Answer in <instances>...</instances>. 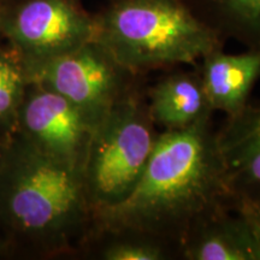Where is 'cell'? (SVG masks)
<instances>
[{
    "mask_svg": "<svg viewBox=\"0 0 260 260\" xmlns=\"http://www.w3.org/2000/svg\"><path fill=\"white\" fill-rule=\"evenodd\" d=\"M229 200L211 122L183 130H162L133 193L121 204L93 214L89 230H134L181 253L191 223L205 211Z\"/></svg>",
    "mask_w": 260,
    "mask_h": 260,
    "instance_id": "6da1fadb",
    "label": "cell"
},
{
    "mask_svg": "<svg viewBox=\"0 0 260 260\" xmlns=\"http://www.w3.org/2000/svg\"><path fill=\"white\" fill-rule=\"evenodd\" d=\"M82 171L50 157L23 138L0 168V219L39 254L80 245L92 224Z\"/></svg>",
    "mask_w": 260,
    "mask_h": 260,
    "instance_id": "7a4b0ae2",
    "label": "cell"
},
{
    "mask_svg": "<svg viewBox=\"0 0 260 260\" xmlns=\"http://www.w3.org/2000/svg\"><path fill=\"white\" fill-rule=\"evenodd\" d=\"M95 40L139 75L195 65L225 40L184 0H109L94 15Z\"/></svg>",
    "mask_w": 260,
    "mask_h": 260,
    "instance_id": "3957f363",
    "label": "cell"
},
{
    "mask_svg": "<svg viewBox=\"0 0 260 260\" xmlns=\"http://www.w3.org/2000/svg\"><path fill=\"white\" fill-rule=\"evenodd\" d=\"M146 88L117 104L94 128L82 169L93 214L125 200L153 154L160 132L149 115Z\"/></svg>",
    "mask_w": 260,
    "mask_h": 260,
    "instance_id": "277c9868",
    "label": "cell"
},
{
    "mask_svg": "<svg viewBox=\"0 0 260 260\" xmlns=\"http://www.w3.org/2000/svg\"><path fill=\"white\" fill-rule=\"evenodd\" d=\"M35 84L60 94L96 126L126 98L147 86L96 40L25 70Z\"/></svg>",
    "mask_w": 260,
    "mask_h": 260,
    "instance_id": "5b68a950",
    "label": "cell"
},
{
    "mask_svg": "<svg viewBox=\"0 0 260 260\" xmlns=\"http://www.w3.org/2000/svg\"><path fill=\"white\" fill-rule=\"evenodd\" d=\"M2 30L28 70L95 40L96 24L79 0H22L2 10Z\"/></svg>",
    "mask_w": 260,
    "mask_h": 260,
    "instance_id": "8992f818",
    "label": "cell"
},
{
    "mask_svg": "<svg viewBox=\"0 0 260 260\" xmlns=\"http://www.w3.org/2000/svg\"><path fill=\"white\" fill-rule=\"evenodd\" d=\"M22 124L38 149L82 171L95 126L69 100L37 84L22 109Z\"/></svg>",
    "mask_w": 260,
    "mask_h": 260,
    "instance_id": "52a82bcc",
    "label": "cell"
},
{
    "mask_svg": "<svg viewBox=\"0 0 260 260\" xmlns=\"http://www.w3.org/2000/svg\"><path fill=\"white\" fill-rule=\"evenodd\" d=\"M216 139L230 197L260 199V103L226 117Z\"/></svg>",
    "mask_w": 260,
    "mask_h": 260,
    "instance_id": "ba28073f",
    "label": "cell"
},
{
    "mask_svg": "<svg viewBox=\"0 0 260 260\" xmlns=\"http://www.w3.org/2000/svg\"><path fill=\"white\" fill-rule=\"evenodd\" d=\"M149 115L155 125L174 132L211 122V106L200 71L193 69L167 70L146 88Z\"/></svg>",
    "mask_w": 260,
    "mask_h": 260,
    "instance_id": "9c48e42d",
    "label": "cell"
},
{
    "mask_svg": "<svg viewBox=\"0 0 260 260\" xmlns=\"http://www.w3.org/2000/svg\"><path fill=\"white\" fill-rule=\"evenodd\" d=\"M181 259L258 260V253L246 224L225 201L191 223L182 242Z\"/></svg>",
    "mask_w": 260,
    "mask_h": 260,
    "instance_id": "30bf717a",
    "label": "cell"
},
{
    "mask_svg": "<svg viewBox=\"0 0 260 260\" xmlns=\"http://www.w3.org/2000/svg\"><path fill=\"white\" fill-rule=\"evenodd\" d=\"M197 67L213 111L230 117L248 104L260 79V51L230 54L219 48L205 56Z\"/></svg>",
    "mask_w": 260,
    "mask_h": 260,
    "instance_id": "8fae6325",
    "label": "cell"
},
{
    "mask_svg": "<svg viewBox=\"0 0 260 260\" xmlns=\"http://www.w3.org/2000/svg\"><path fill=\"white\" fill-rule=\"evenodd\" d=\"M191 11L224 40L260 51V0H184Z\"/></svg>",
    "mask_w": 260,
    "mask_h": 260,
    "instance_id": "7c38bea8",
    "label": "cell"
},
{
    "mask_svg": "<svg viewBox=\"0 0 260 260\" xmlns=\"http://www.w3.org/2000/svg\"><path fill=\"white\" fill-rule=\"evenodd\" d=\"M99 245L98 256L105 260H178L181 253L168 243L128 229H90L84 241Z\"/></svg>",
    "mask_w": 260,
    "mask_h": 260,
    "instance_id": "4fadbf2b",
    "label": "cell"
},
{
    "mask_svg": "<svg viewBox=\"0 0 260 260\" xmlns=\"http://www.w3.org/2000/svg\"><path fill=\"white\" fill-rule=\"evenodd\" d=\"M24 74L18 65L0 52V119L10 115L23 92Z\"/></svg>",
    "mask_w": 260,
    "mask_h": 260,
    "instance_id": "5bb4252c",
    "label": "cell"
},
{
    "mask_svg": "<svg viewBox=\"0 0 260 260\" xmlns=\"http://www.w3.org/2000/svg\"><path fill=\"white\" fill-rule=\"evenodd\" d=\"M230 209L246 224L260 260V199L246 197H230Z\"/></svg>",
    "mask_w": 260,
    "mask_h": 260,
    "instance_id": "9a60e30c",
    "label": "cell"
},
{
    "mask_svg": "<svg viewBox=\"0 0 260 260\" xmlns=\"http://www.w3.org/2000/svg\"><path fill=\"white\" fill-rule=\"evenodd\" d=\"M0 34H3V30H2V9H0Z\"/></svg>",
    "mask_w": 260,
    "mask_h": 260,
    "instance_id": "2e32d148",
    "label": "cell"
},
{
    "mask_svg": "<svg viewBox=\"0 0 260 260\" xmlns=\"http://www.w3.org/2000/svg\"><path fill=\"white\" fill-rule=\"evenodd\" d=\"M2 2H3V0H0V4H2Z\"/></svg>",
    "mask_w": 260,
    "mask_h": 260,
    "instance_id": "e0dca14e",
    "label": "cell"
}]
</instances>
